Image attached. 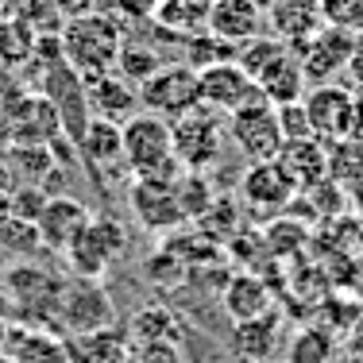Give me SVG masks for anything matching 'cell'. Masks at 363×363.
Returning a JSON list of instances; mask_svg holds the SVG:
<instances>
[{"label":"cell","instance_id":"cell-4","mask_svg":"<svg viewBox=\"0 0 363 363\" xmlns=\"http://www.w3.org/2000/svg\"><path fill=\"white\" fill-rule=\"evenodd\" d=\"M170 135H174V155H178L182 170L205 174L209 167L220 162L224 140H228V116L209 105H197L186 116L170 120Z\"/></svg>","mask_w":363,"mask_h":363},{"label":"cell","instance_id":"cell-17","mask_svg":"<svg viewBox=\"0 0 363 363\" xmlns=\"http://www.w3.org/2000/svg\"><path fill=\"white\" fill-rule=\"evenodd\" d=\"M325 12H321V0H279V4L267 12V31L274 39H282L286 47H306L317 31L325 28Z\"/></svg>","mask_w":363,"mask_h":363},{"label":"cell","instance_id":"cell-24","mask_svg":"<svg viewBox=\"0 0 363 363\" xmlns=\"http://www.w3.org/2000/svg\"><path fill=\"white\" fill-rule=\"evenodd\" d=\"M279 162L294 178L298 194H309L313 186H321V182L328 178V151H325L321 140H290L286 147H282Z\"/></svg>","mask_w":363,"mask_h":363},{"label":"cell","instance_id":"cell-9","mask_svg":"<svg viewBox=\"0 0 363 363\" xmlns=\"http://www.w3.org/2000/svg\"><path fill=\"white\" fill-rule=\"evenodd\" d=\"M309 116V132L321 143H340L348 135H356V93L344 85L328 82V85H313L301 97Z\"/></svg>","mask_w":363,"mask_h":363},{"label":"cell","instance_id":"cell-38","mask_svg":"<svg viewBox=\"0 0 363 363\" xmlns=\"http://www.w3.org/2000/svg\"><path fill=\"white\" fill-rule=\"evenodd\" d=\"M279 124H282V135L290 140H313V132H309V116H306V105L301 101H294V105H282L279 108Z\"/></svg>","mask_w":363,"mask_h":363},{"label":"cell","instance_id":"cell-27","mask_svg":"<svg viewBox=\"0 0 363 363\" xmlns=\"http://www.w3.org/2000/svg\"><path fill=\"white\" fill-rule=\"evenodd\" d=\"M4 167L12 178H20L23 186H43V178L55 170V155L50 147H35V143H8L4 151Z\"/></svg>","mask_w":363,"mask_h":363},{"label":"cell","instance_id":"cell-15","mask_svg":"<svg viewBox=\"0 0 363 363\" xmlns=\"http://www.w3.org/2000/svg\"><path fill=\"white\" fill-rule=\"evenodd\" d=\"M77 155L85 159V167L97 178H124L128 182V167H124V132L112 120L93 116L85 124L82 140H77Z\"/></svg>","mask_w":363,"mask_h":363},{"label":"cell","instance_id":"cell-46","mask_svg":"<svg viewBox=\"0 0 363 363\" xmlns=\"http://www.w3.org/2000/svg\"><path fill=\"white\" fill-rule=\"evenodd\" d=\"M352 201H356V209H359V217H363V182H359V186H352Z\"/></svg>","mask_w":363,"mask_h":363},{"label":"cell","instance_id":"cell-22","mask_svg":"<svg viewBox=\"0 0 363 363\" xmlns=\"http://www.w3.org/2000/svg\"><path fill=\"white\" fill-rule=\"evenodd\" d=\"M4 356L16 363H74L66 336L55 328H35V325H12L4 344Z\"/></svg>","mask_w":363,"mask_h":363},{"label":"cell","instance_id":"cell-13","mask_svg":"<svg viewBox=\"0 0 363 363\" xmlns=\"http://www.w3.org/2000/svg\"><path fill=\"white\" fill-rule=\"evenodd\" d=\"M197 89H201V105L217 108V112H224V116H232L236 108H244V105H252V101L263 97L259 85L240 70L236 58L197 70Z\"/></svg>","mask_w":363,"mask_h":363},{"label":"cell","instance_id":"cell-23","mask_svg":"<svg viewBox=\"0 0 363 363\" xmlns=\"http://www.w3.org/2000/svg\"><path fill=\"white\" fill-rule=\"evenodd\" d=\"M279 344H282L279 309L255 317V321H240L236 328H232V352H236L240 359H247V363H267L274 352H279Z\"/></svg>","mask_w":363,"mask_h":363},{"label":"cell","instance_id":"cell-28","mask_svg":"<svg viewBox=\"0 0 363 363\" xmlns=\"http://www.w3.org/2000/svg\"><path fill=\"white\" fill-rule=\"evenodd\" d=\"M182 325L167 306H143L132 313V344H178Z\"/></svg>","mask_w":363,"mask_h":363},{"label":"cell","instance_id":"cell-25","mask_svg":"<svg viewBox=\"0 0 363 363\" xmlns=\"http://www.w3.org/2000/svg\"><path fill=\"white\" fill-rule=\"evenodd\" d=\"M66 348H70L74 363H128L132 359V336L120 333V328H97V333L85 336H66Z\"/></svg>","mask_w":363,"mask_h":363},{"label":"cell","instance_id":"cell-33","mask_svg":"<svg viewBox=\"0 0 363 363\" xmlns=\"http://www.w3.org/2000/svg\"><path fill=\"white\" fill-rule=\"evenodd\" d=\"M159 66H162V55H159V50H151V47H143V43H124V47H120L116 74L124 77L128 85H135V89H140V85L159 70Z\"/></svg>","mask_w":363,"mask_h":363},{"label":"cell","instance_id":"cell-12","mask_svg":"<svg viewBox=\"0 0 363 363\" xmlns=\"http://www.w3.org/2000/svg\"><path fill=\"white\" fill-rule=\"evenodd\" d=\"M240 197H244V205L259 217H282L286 213V205L298 197V186H294V178L286 174V167H282L279 159L271 162H247L244 178H240Z\"/></svg>","mask_w":363,"mask_h":363},{"label":"cell","instance_id":"cell-1","mask_svg":"<svg viewBox=\"0 0 363 363\" xmlns=\"http://www.w3.org/2000/svg\"><path fill=\"white\" fill-rule=\"evenodd\" d=\"M124 132V167L128 178L135 182H162L174 186L182 178V162L174 155V135H170V120L155 116V112H135L132 120L120 124Z\"/></svg>","mask_w":363,"mask_h":363},{"label":"cell","instance_id":"cell-36","mask_svg":"<svg viewBox=\"0 0 363 363\" xmlns=\"http://www.w3.org/2000/svg\"><path fill=\"white\" fill-rule=\"evenodd\" d=\"M0 240H8V247H12V252H20V255H28L31 247H43L35 224L12 217V213H4V224H0Z\"/></svg>","mask_w":363,"mask_h":363},{"label":"cell","instance_id":"cell-41","mask_svg":"<svg viewBox=\"0 0 363 363\" xmlns=\"http://www.w3.org/2000/svg\"><path fill=\"white\" fill-rule=\"evenodd\" d=\"M50 8H55L62 20H82V16L97 12V0H50Z\"/></svg>","mask_w":363,"mask_h":363},{"label":"cell","instance_id":"cell-43","mask_svg":"<svg viewBox=\"0 0 363 363\" xmlns=\"http://www.w3.org/2000/svg\"><path fill=\"white\" fill-rule=\"evenodd\" d=\"M348 356L363 363V317L352 325V333H348Z\"/></svg>","mask_w":363,"mask_h":363},{"label":"cell","instance_id":"cell-2","mask_svg":"<svg viewBox=\"0 0 363 363\" xmlns=\"http://www.w3.org/2000/svg\"><path fill=\"white\" fill-rule=\"evenodd\" d=\"M62 282L66 274H55L47 267H35L28 259H16L0 274V294L8 306H16L20 325L35 328H55L58 333V301H62Z\"/></svg>","mask_w":363,"mask_h":363},{"label":"cell","instance_id":"cell-35","mask_svg":"<svg viewBox=\"0 0 363 363\" xmlns=\"http://www.w3.org/2000/svg\"><path fill=\"white\" fill-rule=\"evenodd\" d=\"M143 271L155 286H174L182 274H189V267H186V259L178 255V247H162V252H155L143 263Z\"/></svg>","mask_w":363,"mask_h":363},{"label":"cell","instance_id":"cell-14","mask_svg":"<svg viewBox=\"0 0 363 363\" xmlns=\"http://www.w3.org/2000/svg\"><path fill=\"white\" fill-rule=\"evenodd\" d=\"M128 205H132L135 220L143 224L147 232L155 236H167L186 224V213H182L178 201V189L174 186H162V182H128Z\"/></svg>","mask_w":363,"mask_h":363},{"label":"cell","instance_id":"cell-5","mask_svg":"<svg viewBox=\"0 0 363 363\" xmlns=\"http://www.w3.org/2000/svg\"><path fill=\"white\" fill-rule=\"evenodd\" d=\"M124 247H128V228L116 217L101 213V217H93L82 232H77L74 244L66 247L62 255H66L70 274H82V279H101V274H105L108 267L124 255Z\"/></svg>","mask_w":363,"mask_h":363},{"label":"cell","instance_id":"cell-20","mask_svg":"<svg viewBox=\"0 0 363 363\" xmlns=\"http://www.w3.org/2000/svg\"><path fill=\"white\" fill-rule=\"evenodd\" d=\"M220 306H224V313L232 317V325H240V321H255V317L271 313V309H274V294H271V286H267L259 274L236 271V274L224 279Z\"/></svg>","mask_w":363,"mask_h":363},{"label":"cell","instance_id":"cell-3","mask_svg":"<svg viewBox=\"0 0 363 363\" xmlns=\"http://www.w3.org/2000/svg\"><path fill=\"white\" fill-rule=\"evenodd\" d=\"M58 39H62V58L85 77V82L116 70L120 47H124L120 23L105 12H89V16H82V20H66L62 31H58Z\"/></svg>","mask_w":363,"mask_h":363},{"label":"cell","instance_id":"cell-34","mask_svg":"<svg viewBox=\"0 0 363 363\" xmlns=\"http://www.w3.org/2000/svg\"><path fill=\"white\" fill-rule=\"evenodd\" d=\"M228 58H236V47L224 43V39H217V35H209V31H201V35H189L186 39V58H182V62L194 66V70H205V66L228 62Z\"/></svg>","mask_w":363,"mask_h":363},{"label":"cell","instance_id":"cell-21","mask_svg":"<svg viewBox=\"0 0 363 363\" xmlns=\"http://www.w3.org/2000/svg\"><path fill=\"white\" fill-rule=\"evenodd\" d=\"M255 85H259V93H263V97L271 101L274 108L301 101V97H306L301 89H309V85H306V70H301L298 50L286 47L279 58H271V62H267L263 70L255 74Z\"/></svg>","mask_w":363,"mask_h":363},{"label":"cell","instance_id":"cell-32","mask_svg":"<svg viewBox=\"0 0 363 363\" xmlns=\"http://www.w3.org/2000/svg\"><path fill=\"white\" fill-rule=\"evenodd\" d=\"M178 189V201H182V213H186V220H201L205 213L213 209V201H217V194H213L209 178L197 174V170H182V178L174 182Z\"/></svg>","mask_w":363,"mask_h":363},{"label":"cell","instance_id":"cell-37","mask_svg":"<svg viewBox=\"0 0 363 363\" xmlns=\"http://www.w3.org/2000/svg\"><path fill=\"white\" fill-rule=\"evenodd\" d=\"M321 12L336 28L363 31V0H321Z\"/></svg>","mask_w":363,"mask_h":363},{"label":"cell","instance_id":"cell-39","mask_svg":"<svg viewBox=\"0 0 363 363\" xmlns=\"http://www.w3.org/2000/svg\"><path fill=\"white\" fill-rule=\"evenodd\" d=\"M128 363H182L178 344H135Z\"/></svg>","mask_w":363,"mask_h":363},{"label":"cell","instance_id":"cell-48","mask_svg":"<svg viewBox=\"0 0 363 363\" xmlns=\"http://www.w3.org/2000/svg\"><path fill=\"white\" fill-rule=\"evenodd\" d=\"M0 363H16V359H12V356H4V352H0Z\"/></svg>","mask_w":363,"mask_h":363},{"label":"cell","instance_id":"cell-11","mask_svg":"<svg viewBox=\"0 0 363 363\" xmlns=\"http://www.w3.org/2000/svg\"><path fill=\"white\" fill-rule=\"evenodd\" d=\"M352 50H356V31L336 28V23H325L306 47H298L301 70H306V85H328L336 82L352 62Z\"/></svg>","mask_w":363,"mask_h":363},{"label":"cell","instance_id":"cell-8","mask_svg":"<svg viewBox=\"0 0 363 363\" xmlns=\"http://www.w3.org/2000/svg\"><path fill=\"white\" fill-rule=\"evenodd\" d=\"M197 105H201L197 70L186 62H162L159 70L140 85V108L155 112V116H162V120H178Z\"/></svg>","mask_w":363,"mask_h":363},{"label":"cell","instance_id":"cell-19","mask_svg":"<svg viewBox=\"0 0 363 363\" xmlns=\"http://www.w3.org/2000/svg\"><path fill=\"white\" fill-rule=\"evenodd\" d=\"M85 101H89V116L112 120V124H124L140 112V89L128 85L116 70L85 82Z\"/></svg>","mask_w":363,"mask_h":363},{"label":"cell","instance_id":"cell-7","mask_svg":"<svg viewBox=\"0 0 363 363\" xmlns=\"http://www.w3.org/2000/svg\"><path fill=\"white\" fill-rule=\"evenodd\" d=\"M116 321L108 290L101 286V279H82V274H66L62 282V301H58V333L66 336H85L108 328Z\"/></svg>","mask_w":363,"mask_h":363},{"label":"cell","instance_id":"cell-40","mask_svg":"<svg viewBox=\"0 0 363 363\" xmlns=\"http://www.w3.org/2000/svg\"><path fill=\"white\" fill-rule=\"evenodd\" d=\"M112 8H116L124 20L143 23V20H155V8H159V0H112Z\"/></svg>","mask_w":363,"mask_h":363},{"label":"cell","instance_id":"cell-45","mask_svg":"<svg viewBox=\"0 0 363 363\" xmlns=\"http://www.w3.org/2000/svg\"><path fill=\"white\" fill-rule=\"evenodd\" d=\"M8 333H12V321L0 313V352H4V344H8Z\"/></svg>","mask_w":363,"mask_h":363},{"label":"cell","instance_id":"cell-31","mask_svg":"<svg viewBox=\"0 0 363 363\" xmlns=\"http://www.w3.org/2000/svg\"><path fill=\"white\" fill-rule=\"evenodd\" d=\"M328 178L340 186H359L363 182V135H348L340 143H328Z\"/></svg>","mask_w":363,"mask_h":363},{"label":"cell","instance_id":"cell-44","mask_svg":"<svg viewBox=\"0 0 363 363\" xmlns=\"http://www.w3.org/2000/svg\"><path fill=\"white\" fill-rule=\"evenodd\" d=\"M12 143V128H8V112L0 108V147H8Z\"/></svg>","mask_w":363,"mask_h":363},{"label":"cell","instance_id":"cell-30","mask_svg":"<svg viewBox=\"0 0 363 363\" xmlns=\"http://www.w3.org/2000/svg\"><path fill=\"white\" fill-rule=\"evenodd\" d=\"M35 39L39 31L28 20H0V62L23 66L28 58H35Z\"/></svg>","mask_w":363,"mask_h":363},{"label":"cell","instance_id":"cell-10","mask_svg":"<svg viewBox=\"0 0 363 363\" xmlns=\"http://www.w3.org/2000/svg\"><path fill=\"white\" fill-rule=\"evenodd\" d=\"M43 97L58 108L62 116V132L77 143L89 124V101H85V77L74 70L66 58H55V62L43 66Z\"/></svg>","mask_w":363,"mask_h":363},{"label":"cell","instance_id":"cell-29","mask_svg":"<svg viewBox=\"0 0 363 363\" xmlns=\"http://www.w3.org/2000/svg\"><path fill=\"white\" fill-rule=\"evenodd\" d=\"M336 359V333L325 325H306L290 336L286 363H333Z\"/></svg>","mask_w":363,"mask_h":363},{"label":"cell","instance_id":"cell-26","mask_svg":"<svg viewBox=\"0 0 363 363\" xmlns=\"http://www.w3.org/2000/svg\"><path fill=\"white\" fill-rule=\"evenodd\" d=\"M209 12H213V0H159L151 23L186 43L189 35H201L209 28Z\"/></svg>","mask_w":363,"mask_h":363},{"label":"cell","instance_id":"cell-6","mask_svg":"<svg viewBox=\"0 0 363 363\" xmlns=\"http://www.w3.org/2000/svg\"><path fill=\"white\" fill-rule=\"evenodd\" d=\"M228 140L236 143V151L244 155L247 162L279 159L282 147H286V135H282V124H279V108L267 97L236 108L228 116Z\"/></svg>","mask_w":363,"mask_h":363},{"label":"cell","instance_id":"cell-50","mask_svg":"<svg viewBox=\"0 0 363 363\" xmlns=\"http://www.w3.org/2000/svg\"><path fill=\"white\" fill-rule=\"evenodd\" d=\"M0 274H4V255H0Z\"/></svg>","mask_w":363,"mask_h":363},{"label":"cell","instance_id":"cell-16","mask_svg":"<svg viewBox=\"0 0 363 363\" xmlns=\"http://www.w3.org/2000/svg\"><path fill=\"white\" fill-rule=\"evenodd\" d=\"M93 220V213L85 209L77 197H47L43 213L35 217V232H39V244L47 252H58L62 255L66 247L74 244V236Z\"/></svg>","mask_w":363,"mask_h":363},{"label":"cell","instance_id":"cell-18","mask_svg":"<svg viewBox=\"0 0 363 363\" xmlns=\"http://www.w3.org/2000/svg\"><path fill=\"white\" fill-rule=\"evenodd\" d=\"M205 31L232 43V47H244V43L267 35V12L259 4H252V0H213Z\"/></svg>","mask_w":363,"mask_h":363},{"label":"cell","instance_id":"cell-49","mask_svg":"<svg viewBox=\"0 0 363 363\" xmlns=\"http://www.w3.org/2000/svg\"><path fill=\"white\" fill-rule=\"evenodd\" d=\"M4 306H8V298H4V294H0V313H4Z\"/></svg>","mask_w":363,"mask_h":363},{"label":"cell","instance_id":"cell-42","mask_svg":"<svg viewBox=\"0 0 363 363\" xmlns=\"http://www.w3.org/2000/svg\"><path fill=\"white\" fill-rule=\"evenodd\" d=\"M352 82L363 85V31H356V50H352V62H348Z\"/></svg>","mask_w":363,"mask_h":363},{"label":"cell","instance_id":"cell-47","mask_svg":"<svg viewBox=\"0 0 363 363\" xmlns=\"http://www.w3.org/2000/svg\"><path fill=\"white\" fill-rule=\"evenodd\" d=\"M252 4H259V8H263V12H271V8L279 4V0H252Z\"/></svg>","mask_w":363,"mask_h":363}]
</instances>
